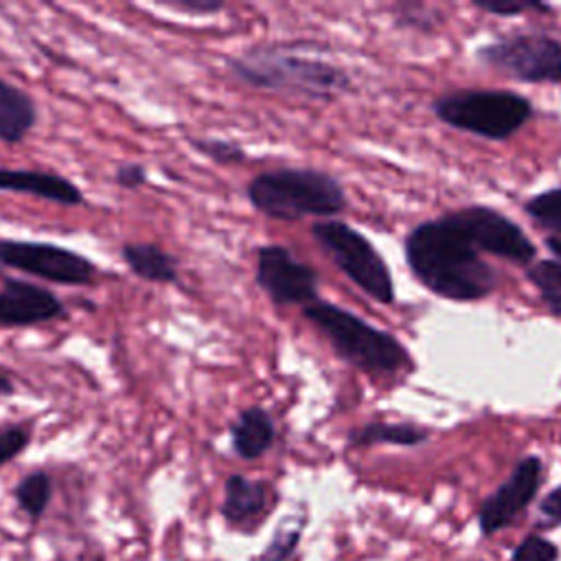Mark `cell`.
<instances>
[{
	"label": "cell",
	"mask_w": 561,
	"mask_h": 561,
	"mask_svg": "<svg viewBox=\"0 0 561 561\" xmlns=\"http://www.w3.org/2000/svg\"><path fill=\"white\" fill-rule=\"evenodd\" d=\"M160 4L186 15H213L226 9L224 0H160Z\"/></svg>",
	"instance_id": "26"
},
{
	"label": "cell",
	"mask_w": 561,
	"mask_h": 561,
	"mask_svg": "<svg viewBox=\"0 0 561 561\" xmlns=\"http://www.w3.org/2000/svg\"><path fill=\"white\" fill-rule=\"evenodd\" d=\"M68 316L61 298L44 285L4 276L0 285V327H33Z\"/></svg>",
	"instance_id": "12"
},
{
	"label": "cell",
	"mask_w": 561,
	"mask_h": 561,
	"mask_svg": "<svg viewBox=\"0 0 561 561\" xmlns=\"http://www.w3.org/2000/svg\"><path fill=\"white\" fill-rule=\"evenodd\" d=\"M121 256L129 272L147 283L175 285L180 280L178 259L153 241H127L121 245Z\"/></svg>",
	"instance_id": "17"
},
{
	"label": "cell",
	"mask_w": 561,
	"mask_h": 561,
	"mask_svg": "<svg viewBox=\"0 0 561 561\" xmlns=\"http://www.w3.org/2000/svg\"><path fill=\"white\" fill-rule=\"evenodd\" d=\"M539 513L554 526H561V484L554 486L541 502Z\"/></svg>",
	"instance_id": "29"
},
{
	"label": "cell",
	"mask_w": 561,
	"mask_h": 561,
	"mask_svg": "<svg viewBox=\"0 0 561 561\" xmlns=\"http://www.w3.org/2000/svg\"><path fill=\"white\" fill-rule=\"evenodd\" d=\"M478 59L524 83H561V42L546 33H511L478 48Z\"/></svg>",
	"instance_id": "7"
},
{
	"label": "cell",
	"mask_w": 561,
	"mask_h": 561,
	"mask_svg": "<svg viewBox=\"0 0 561 561\" xmlns=\"http://www.w3.org/2000/svg\"><path fill=\"white\" fill-rule=\"evenodd\" d=\"M0 191L26 193L44 202L59 206H81L85 204L83 191L57 171L42 169H11L0 167Z\"/></svg>",
	"instance_id": "13"
},
{
	"label": "cell",
	"mask_w": 561,
	"mask_h": 561,
	"mask_svg": "<svg viewBox=\"0 0 561 561\" xmlns=\"http://www.w3.org/2000/svg\"><path fill=\"white\" fill-rule=\"evenodd\" d=\"M451 224L480 252L506 259L515 265L533 263L537 250L526 232L506 215L489 206H467L445 213Z\"/></svg>",
	"instance_id": "9"
},
{
	"label": "cell",
	"mask_w": 561,
	"mask_h": 561,
	"mask_svg": "<svg viewBox=\"0 0 561 561\" xmlns=\"http://www.w3.org/2000/svg\"><path fill=\"white\" fill-rule=\"evenodd\" d=\"M546 245H548V250L561 261V237H557V234L546 237Z\"/></svg>",
	"instance_id": "31"
},
{
	"label": "cell",
	"mask_w": 561,
	"mask_h": 561,
	"mask_svg": "<svg viewBox=\"0 0 561 561\" xmlns=\"http://www.w3.org/2000/svg\"><path fill=\"white\" fill-rule=\"evenodd\" d=\"M191 145L204 153L206 158H210L213 162L219 164H239L245 160V151L232 142V140H224V138H191Z\"/></svg>",
	"instance_id": "22"
},
{
	"label": "cell",
	"mask_w": 561,
	"mask_h": 561,
	"mask_svg": "<svg viewBox=\"0 0 561 561\" xmlns=\"http://www.w3.org/2000/svg\"><path fill=\"white\" fill-rule=\"evenodd\" d=\"M31 443V427L15 423L0 430V467L20 456Z\"/></svg>",
	"instance_id": "24"
},
{
	"label": "cell",
	"mask_w": 561,
	"mask_h": 561,
	"mask_svg": "<svg viewBox=\"0 0 561 561\" xmlns=\"http://www.w3.org/2000/svg\"><path fill=\"white\" fill-rule=\"evenodd\" d=\"M0 270H2V267H0Z\"/></svg>",
	"instance_id": "32"
},
{
	"label": "cell",
	"mask_w": 561,
	"mask_h": 561,
	"mask_svg": "<svg viewBox=\"0 0 561 561\" xmlns=\"http://www.w3.org/2000/svg\"><path fill=\"white\" fill-rule=\"evenodd\" d=\"M430 438L425 427L414 423H381L370 421L362 427L348 432L351 447H370V445H399V447H414Z\"/></svg>",
	"instance_id": "18"
},
{
	"label": "cell",
	"mask_w": 561,
	"mask_h": 561,
	"mask_svg": "<svg viewBox=\"0 0 561 561\" xmlns=\"http://www.w3.org/2000/svg\"><path fill=\"white\" fill-rule=\"evenodd\" d=\"M276 438V425L272 414L261 405H250L237 414L230 423V445L232 451L243 460H256Z\"/></svg>",
	"instance_id": "15"
},
{
	"label": "cell",
	"mask_w": 561,
	"mask_h": 561,
	"mask_svg": "<svg viewBox=\"0 0 561 561\" xmlns=\"http://www.w3.org/2000/svg\"><path fill=\"white\" fill-rule=\"evenodd\" d=\"M250 204L272 219L294 221L300 217H331L346 208L344 186L318 169L283 167L254 175L248 182Z\"/></svg>",
	"instance_id": "3"
},
{
	"label": "cell",
	"mask_w": 561,
	"mask_h": 561,
	"mask_svg": "<svg viewBox=\"0 0 561 561\" xmlns=\"http://www.w3.org/2000/svg\"><path fill=\"white\" fill-rule=\"evenodd\" d=\"M302 316L329 340L337 357L359 370L394 375L410 366V355L394 335L368 324L348 309L316 300L302 307Z\"/></svg>",
	"instance_id": "4"
},
{
	"label": "cell",
	"mask_w": 561,
	"mask_h": 561,
	"mask_svg": "<svg viewBox=\"0 0 561 561\" xmlns=\"http://www.w3.org/2000/svg\"><path fill=\"white\" fill-rule=\"evenodd\" d=\"M254 280L274 305L307 307L318 300V272L278 243H267L256 250Z\"/></svg>",
	"instance_id": "10"
},
{
	"label": "cell",
	"mask_w": 561,
	"mask_h": 561,
	"mask_svg": "<svg viewBox=\"0 0 561 561\" xmlns=\"http://www.w3.org/2000/svg\"><path fill=\"white\" fill-rule=\"evenodd\" d=\"M476 9L484 11V13H493V15H519L526 11H543L550 13L552 7L543 4V2H533V0H524V2H471Z\"/></svg>",
	"instance_id": "25"
},
{
	"label": "cell",
	"mask_w": 561,
	"mask_h": 561,
	"mask_svg": "<svg viewBox=\"0 0 561 561\" xmlns=\"http://www.w3.org/2000/svg\"><path fill=\"white\" fill-rule=\"evenodd\" d=\"M432 110L445 125L489 140L511 138L533 116L530 101L508 90L447 92L432 103Z\"/></svg>",
	"instance_id": "5"
},
{
	"label": "cell",
	"mask_w": 561,
	"mask_h": 561,
	"mask_svg": "<svg viewBox=\"0 0 561 561\" xmlns=\"http://www.w3.org/2000/svg\"><path fill=\"white\" fill-rule=\"evenodd\" d=\"M37 125V103L20 85L0 77V140L20 145Z\"/></svg>",
	"instance_id": "16"
},
{
	"label": "cell",
	"mask_w": 561,
	"mask_h": 561,
	"mask_svg": "<svg viewBox=\"0 0 561 561\" xmlns=\"http://www.w3.org/2000/svg\"><path fill=\"white\" fill-rule=\"evenodd\" d=\"M405 261L423 287L447 300L476 302L497 287V272L447 215L423 221L408 232Z\"/></svg>",
	"instance_id": "1"
},
{
	"label": "cell",
	"mask_w": 561,
	"mask_h": 561,
	"mask_svg": "<svg viewBox=\"0 0 561 561\" xmlns=\"http://www.w3.org/2000/svg\"><path fill=\"white\" fill-rule=\"evenodd\" d=\"M298 543V530L278 533L272 543L263 552V561H287V557L294 552Z\"/></svg>",
	"instance_id": "28"
},
{
	"label": "cell",
	"mask_w": 561,
	"mask_h": 561,
	"mask_svg": "<svg viewBox=\"0 0 561 561\" xmlns=\"http://www.w3.org/2000/svg\"><path fill=\"white\" fill-rule=\"evenodd\" d=\"M15 392V381L9 375V370L4 366H0V397H9Z\"/></svg>",
	"instance_id": "30"
},
{
	"label": "cell",
	"mask_w": 561,
	"mask_h": 561,
	"mask_svg": "<svg viewBox=\"0 0 561 561\" xmlns=\"http://www.w3.org/2000/svg\"><path fill=\"white\" fill-rule=\"evenodd\" d=\"M528 280L541 296V302L548 311L561 318V261L559 259H541L528 267Z\"/></svg>",
	"instance_id": "20"
},
{
	"label": "cell",
	"mask_w": 561,
	"mask_h": 561,
	"mask_svg": "<svg viewBox=\"0 0 561 561\" xmlns=\"http://www.w3.org/2000/svg\"><path fill=\"white\" fill-rule=\"evenodd\" d=\"M524 213L543 230H552V234L561 237V186L533 195L524 204Z\"/></svg>",
	"instance_id": "21"
},
{
	"label": "cell",
	"mask_w": 561,
	"mask_h": 561,
	"mask_svg": "<svg viewBox=\"0 0 561 561\" xmlns=\"http://www.w3.org/2000/svg\"><path fill=\"white\" fill-rule=\"evenodd\" d=\"M230 72L254 88L305 96L311 101H331L351 90L346 70L307 55L289 53L274 44H261L228 59Z\"/></svg>",
	"instance_id": "2"
},
{
	"label": "cell",
	"mask_w": 561,
	"mask_h": 561,
	"mask_svg": "<svg viewBox=\"0 0 561 561\" xmlns=\"http://www.w3.org/2000/svg\"><path fill=\"white\" fill-rule=\"evenodd\" d=\"M0 267H13L66 287H90L99 280V267L94 261L48 241L0 239Z\"/></svg>",
	"instance_id": "8"
},
{
	"label": "cell",
	"mask_w": 561,
	"mask_h": 561,
	"mask_svg": "<svg viewBox=\"0 0 561 561\" xmlns=\"http://www.w3.org/2000/svg\"><path fill=\"white\" fill-rule=\"evenodd\" d=\"M270 504V489L261 480L245 478L241 473L228 476L224 484L221 517L230 526H250L263 517Z\"/></svg>",
	"instance_id": "14"
},
{
	"label": "cell",
	"mask_w": 561,
	"mask_h": 561,
	"mask_svg": "<svg viewBox=\"0 0 561 561\" xmlns=\"http://www.w3.org/2000/svg\"><path fill=\"white\" fill-rule=\"evenodd\" d=\"M149 180L147 167L140 162H123L116 167L114 171V182L127 191H136L140 186H145Z\"/></svg>",
	"instance_id": "27"
},
{
	"label": "cell",
	"mask_w": 561,
	"mask_h": 561,
	"mask_svg": "<svg viewBox=\"0 0 561 561\" xmlns=\"http://www.w3.org/2000/svg\"><path fill=\"white\" fill-rule=\"evenodd\" d=\"M313 239L322 252L342 270L364 294L381 305L394 300V285L383 256L375 245L346 221L327 219L311 228Z\"/></svg>",
	"instance_id": "6"
},
{
	"label": "cell",
	"mask_w": 561,
	"mask_h": 561,
	"mask_svg": "<svg viewBox=\"0 0 561 561\" xmlns=\"http://www.w3.org/2000/svg\"><path fill=\"white\" fill-rule=\"evenodd\" d=\"M543 465L539 456L522 458L511 476L482 500L478 508V524L484 537L495 535L497 530L511 526L517 515L535 500L541 486Z\"/></svg>",
	"instance_id": "11"
},
{
	"label": "cell",
	"mask_w": 561,
	"mask_h": 561,
	"mask_svg": "<svg viewBox=\"0 0 561 561\" xmlns=\"http://www.w3.org/2000/svg\"><path fill=\"white\" fill-rule=\"evenodd\" d=\"M13 497L18 502V508L31 517L33 522H37L53 497V478L50 473H46L44 469H35L28 471L13 489Z\"/></svg>",
	"instance_id": "19"
},
{
	"label": "cell",
	"mask_w": 561,
	"mask_h": 561,
	"mask_svg": "<svg viewBox=\"0 0 561 561\" xmlns=\"http://www.w3.org/2000/svg\"><path fill=\"white\" fill-rule=\"evenodd\" d=\"M559 559V548L541 537V535H526L513 550L511 561H557Z\"/></svg>",
	"instance_id": "23"
}]
</instances>
